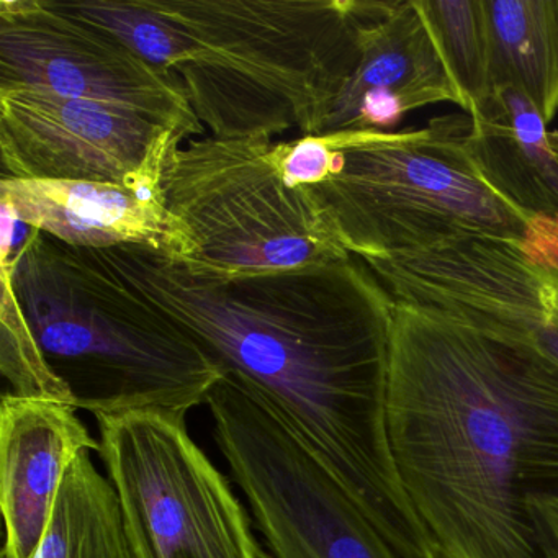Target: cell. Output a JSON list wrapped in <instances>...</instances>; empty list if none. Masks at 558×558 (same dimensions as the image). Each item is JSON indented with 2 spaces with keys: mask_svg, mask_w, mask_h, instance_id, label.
Instances as JSON below:
<instances>
[{
  "mask_svg": "<svg viewBox=\"0 0 558 558\" xmlns=\"http://www.w3.org/2000/svg\"><path fill=\"white\" fill-rule=\"evenodd\" d=\"M0 89L120 107L185 140L205 132L174 74L53 0H0Z\"/></svg>",
  "mask_w": 558,
  "mask_h": 558,
  "instance_id": "9c48e42d",
  "label": "cell"
},
{
  "mask_svg": "<svg viewBox=\"0 0 558 558\" xmlns=\"http://www.w3.org/2000/svg\"><path fill=\"white\" fill-rule=\"evenodd\" d=\"M2 277L76 410L187 416L225 377L191 332L89 250L31 230Z\"/></svg>",
  "mask_w": 558,
  "mask_h": 558,
  "instance_id": "277c9868",
  "label": "cell"
},
{
  "mask_svg": "<svg viewBox=\"0 0 558 558\" xmlns=\"http://www.w3.org/2000/svg\"><path fill=\"white\" fill-rule=\"evenodd\" d=\"M555 2H557V12H558V0H555Z\"/></svg>",
  "mask_w": 558,
  "mask_h": 558,
  "instance_id": "603a6c76",
  "label": "cell"
},
{
  "mask_svg": "<svg viewBox=\"0 0 558 558\" xmlns=\"http://www.w3.org/2000/svg\"><path fill=\"white\" fill-rule=\"evenodd\" d=\"M162 191L187 233L178 263L194 276L228 279L352 256L312 191L283 179L272 140H187L166 161Z\"/></svg>",
  "mask_w": 558,
  "mask_h": 558,
  "instance_id": "8992f818",
  "label": "cell"
},
{
  "mask_svg": "<svg viewBox=\"0 0 558 558\" xmlns=\"http://www.w3.org/2000/svg\"><path fill=\"white\" fill-rule=\"evenodd\" d=\"M460 97L414 0L378 2L361 32V58L322 135L388 132L407 113Z\"/></svg>",
  "mask_w": 558,
  "mask_h": 558,
  "instance_id": "7c38bea8",
  "label": "cell"
},
{
  "mask_svg": "<svg viewBox=\"0 0 558 558\" xmlns=\"http://www.w3.org/2000/svg\"><path fill=\"white\" fill-rule=\"evenodd\" d=\"M76 408L5 391L0 401V495L5 521L2 558H31L47 532L71 463L97 450Z\"/></svg>",
  "mask_w": 558,
  "mask_h": 558,
  "instance_id": "5bb4252c",
  "label": "cell"
},
{
  "mask_svg": "<svg viewBox=\"0 0 558 558\" xmlns=\"http://www.w3.org/2000/svg\"><path fill=\"white\" fill-rule=\"evenodd\" d=\"M465 117L421 130L331 133L335 166L308 187L339 243L362 260L492 238L529 247L555 223L525 217L482 178L466 151Z\"/></svg>",
  "mask_w": 558,
  "mask_h": 558,
  "instance_id": "5b68a950",
  "label": "cell"
},
{
  "mask_svg": "<svg viewBox=\"0 0 558 558\" xmlns=\"http://www.w3.org/2000/svg\"><path fill=\"white\" fill-rule=\"evenodd\" d=\"M274 155L292 187H313L331 174L336 151L331 136L315 135L274 143Z\"/></svg>",
  "mask_w": 558,
  "mask_h": 558,
  "instance_id": "ffe728a7",
  "label": "cell"
},
{
  "mask_svg": "<svg viewBox=\"0 0 558 558\" xmlns=\"http://www.w3.org/2000/svg\"><path fill=\"white\" fill-rule=\"evenodd\" d=\"M465 146L489 187L525 217L558 223V151L547 123L512 87H495Z\"/></svg>",
  "mask_w": 558,
  "mask_h": 558,
  "instance_id": "9a60e30c",
  "label": "cell"
},
{
  "mask_svg": "<svg viewBox=\"0 0 558 558\" xmlns=\"http://www.w3.org/2000/svg\"><path fill=\"white\" fill-rule=\"evenodd\" d=\"M440 60L472 119L493 93L482 0H414Z\"/></svg>",
  "mask_w": 558,
  "mask_h": 558,
  "instance_id": "ac0fdd59",
  "label": "cell"
},
{
  "mask_svg": "<svg viewBox=\"0 0 558 558\" xmlns=\"http://www.w3.org/2000/svg\"><path fill=\"white\" fill-rule=\"evenodd\" d=\"M545 558H558V498L535 496L529 501Z\"/></svg>",
  "mask_w": 558,
  "mask_h": 558,
  "instance_id": "44dd1931",
  "label": "cell"
},
{
  "mask_svg": "<svg viewBox=\"0 0 558 558\" xmlns=\"http://www.w3.org/2000/svg\"><path fill=\"white\" fill-rule=\"evenodd\" d=\"M0 204L24 227L77 250L143 246L174 260L187 254V233L168 210L162 189L0 179Z\"/></svg>",
  "mask_w": 558,
  "mask_h": 558,
  "instance_id": "4fadbf2b",
  "label": "cell"
},
{
  "mask_svg": "<svg viewBox=\"0 0 558 558\" xmlns=\"http://www.w3.org/2000/svg\"><path fill=\"white\" fill-rule=\"evenodd\" d=\"M2 336H0V371L11 385L9 393L38 400L70 404V397L48 367L40 345L25 319L11 283L2 277Z\"/></svg>",
  "mask_w": 558,
  "mask_h": 558,
  "instance_id": "d6986e66",
  "label": "cell"
},
{
  "mask_svg": "<svg viewBox=\"0 0 558 558\" xmlns=\"http://www.w3.org/2000/svg\"><path fill=\"white\" fill-rule=\"evenodd\" d=\"M207 404L267 558H404L335 473L241 381L225 375Z\"/></svg>",
  "mask_w": 558,
  "mask_h": 558,
  "instance_id": "ba28073f",
  "label": "cell"
},
{
  "mask_svg": "<svg viewBox=\"0 0 558 558\" xmlns=\"http://www.w3.org/2000/svg\"><path fill=\"white\" fill-rule=\"evenodd\" d=\"M493 89L512 87L545 123L558 112V12L555 0H482Z\"/></svg>",
  "mask_w": 558,
  "mask_h": 558,
  "instance_id": "2e32d148",
  "label": "cell"
},
{
  "mask_svg": "<svg viewBox=\"0 0 558 558\" xmlns=\"http://www.w3.org/2000/svg\"><path fill=\"white\" fill-rule=\"evenodd\" d=\"M388 434L437 558H545L529 501L558 498V365L395 302Z\"/></svg>",
  "mask_w": 558,
  "mask_h": 558,
  "instance_id": "7a4b0ae2",
  "label": "cell"
},
{
  "mask_svg": "<svg viewBox=\"0 0 558 558\" xmlns=\"http://www.w3.org/2000/svg\"><path fill=\"white\" fill-rule=\"evenodd\" d=\"M31 558H132L119 496L90 450L64 475L47 532Z\"/></svg>",
  "mask_w": 558,
  "mask_h": 558,
  "instance_id": "e0dca14e",
  "label": "cell"
},
{
  "mask_svg": "<svg viewBox=\"0 0 558 558\" xmlns=\"http://www.w3.org/2000/svg\"><path fill=\"white\" fill-rule=\"evenodd\" d=\"M99 456L119 496L132 558H267L227 476L185 414L97 416Z\"/></svg>",
  "mask_w": 558,
  "mask_h": 558,
  "instance_id": "52a82bcc",
  "label": "cell"
},
{
  "mask_svg": "<svg viewBox=\"0 0 558 558\" xmlns=\"http://www.w3.org/2000/svg\"><path fill=\"white\" fill-rule=\"evenodd\" d=\"M550 140L551 143H554L555 148H557L558 151V132H550Z\"/></svg>",
  "mask_w": 558,
  "mask_h": 558,
  "instance_id": "7402d4cb",
  "label": "cell"
},
{
  "mask_svg": "<svg viewBox=\"0 0 558 558\" xmlns=\"http://www.w3.org/2000/svg\"><path fill=\"white\" fill-rule=\"evenodd\" d=\"M178 32L171 73L210 136L322 135L378 0H151Z\"/></svg>",
  "mask_w": 558,
  "mask_h": 558,
  "instance_id": "3957f363",
  "label": "cell"
},
{
  "mask_svg": "<svg viewBox=\"0 0 558 558\" xmlns=\"http://www.w3.org/2000/svg\"><path fill=\"white\" fill-rule=\"evenodd\" d=\"M364 263L395 302L521 342L558 365V250L476 238Z\"/></svg>",
  "mask_w": 558,
  "mask_h": 558,
  "instance_id": "30bf717a",
  "label": "cell"
},
{
  "mask_svg": "<svg viewBox=\"0 0 558 558\" xmlns=\"http://www.w3.org/2000/svg\"><path fill=\"white\" fill-rule=\"evenodd\" d=\"M174 130L132 110L34 89H0L2 179L162 189Z\"/></svg>",
  "mask_w": 558,
  "mask_h": 558,
  "instance_id": "8fae6325",
  "label": "cell"
},
{
  "mask_svg": "<svg viewBox=\"0 0 558 558\" xmlns=\"http://www.w3.org/2000/svg\"><path fill=\"white\" fill-rule=\"evenodd\" d=\"M89 251L279 414L398 554L437 558L388 434L395 300L364 260L208 279L148 247Z\"/></svg>",
  "mask_w": 558,
  "mask_h": 558,
  "instance_id": "6da1fadb",
  "label": "cell"
}]
</instances>
